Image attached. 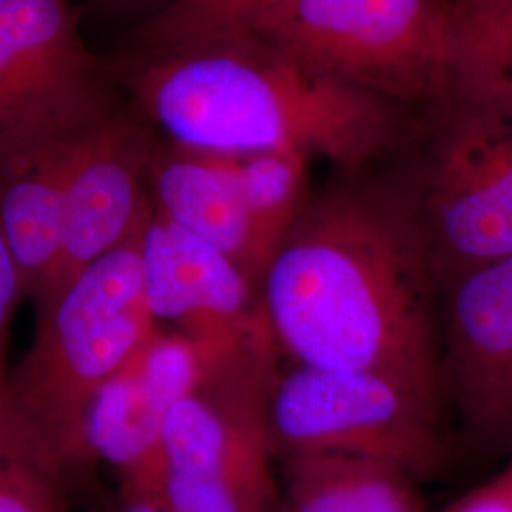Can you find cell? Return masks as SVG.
I'll return each instance as SVG.
<instances>
[{
    "label": "cell",
    "instance_id": "18",
    "mask_svg": "<svg viewBox=\"0 0 512 512\" xmlns=\"http://www.w3.org/2000/svg\"><path fill=\"white\" fill-rule=\"evenodd\" d=\"M459 71L512 110V0H456Z\"/></svg>",
    "mask_w": 512,
    "mask_h": 512
},
{
    "label": "cell",
    "instance_id": "10",
    "mask_svg": "<svg viewBox=\"0 0 512 512\" xmlns=\"http://www.w3.org/2000/svg\"><path fill=\"white\" fill-rule=\"evenodd\" d=\"M152 152L147 133L120 112L76 143L61 256L37 310L95 260L143 230L154 209L148 188Z\"/></svg>",
    "mask_w": 512,
    "mask_h": 512
},
{
    "label": "cell",
    "instance_id": "8",
    "mask_svg": "<svg viewBox=\"0 0 512 512\" xmlns=\"http://www.w3.org/2000/svg\"><path fill=\"white\" fill-rule=\"evenodd\" d=\"M141 262L152 317L192 340L205 370L275 346L258 291L238 264L156 209L141 236Z\"/></svg>",
    "mask_w": 512,
    "mask_h": 512
},
{
    "label": "cell",
    "instance_id": "2",
    "mask_svg": "<svg viewBox=\"0 0 512 512\" xmlns=\"http://www.w3.org/2000/svg\"><path fill=\"white\" fill-rule=\"evenodd\" d=\"M118 74L175 147L211 154L294 152L361 171L397 150L414 116L255 37L139 54Z\"/></svg>",
    "mask_w": 512,
    "mask_h": 512
},
{
    "label": "cell",
    "instance_id": "17",
    "mask_svg": "<svg viewBox=\"0 0 512 512\" xmlns=\"http://www.w3.org/2000/svg\"><path fill=\"white\" fill-rule=\"evenodd\" d=\"M287 0H173L148 19L135 40L141 54L220 38L249 37Z\"/></svg>",
    "mask_w": 512,
    "mask_h": 512
},
{
    "label": "cell",
    "instance_id": "3",
    "mask_svg": "<svg viewBox=\"0 0 512 512\" xmlns=\"http://www.w3.org/2000/svg\"><path fill=\"white\" fill-rule=\"evenodd\" d=\"M387 160L442 293L512 255V110L494 93L459 71Z\"/></svg>",
    "mask_w": 512,
    "mask_h": 512
},
{
    "label": "cell",
    "instance_id": "15",
    "mask_svg": "<svg viewBox=\"0 0 512 512\" xmlns=\"http://www.w3.org/2000/svg\"><path fill=\"white\" fill-rule=\"evenodd\" d=\"M67 471L0 391V512H63Z\"/></svg>",
    "mask_w": 512,
    "mask_h": 512
},
{
    "label": "cell",
    "instance_id": "7",
    "mask_svg": "<svg viewBox=\"0 0 512 512\" xmlns=\"http://www.w3.org/2000/svg\"><path fill=\"white\" fill-rule=\"evenodd\" d=\"M272 450L351 454L437 475L448 458L442 408L387 376L296 365L275 378L268 401Z\"/></svg>",
    "mask_w": 512,
    "mask_h": 512
},
{
    "label": "cell",
    "instance_id": "19",
    "mask_svg": "<svg viewBox=\"0 0 512 512\" xmlns=\"http://www.w3.org/2000/svg\"><path fill=\"white\" fill-rule=\"evenodd\" d=\"M23 298L25 293H23L18 264L0 232V391L8 389V382H10V370H12L8 366L10 334H12L14 315Z\"/></svg>",
    "mask_w": 512,
    "mask_h": 512
},
{
    "label": "cell",
    "instance_id": "11",
    "mask_svg": "<svg viewBox=\"0 0 512 512\" xmlns=\"http://www.w3.org/2000/svg\"><path fill=\"white\" fill-rule=\"evenodd\" d=\"M203 359L181 332L158 329L93 397L84 429L86 456L128 475L160 440L165 418L202 384Z\"/></svg>",
    "mask_w": 512,
    "mask_h": 512
},
{
    "label": "cell",
    "instance_id": "4",
    "mask_svg": "<svg viewBox=\"0 0 512 512\" xmlns=\"http://www.w3.org/2000/svg\"><path fill=\"white\" fill-rule=\"evenodd\" d=\"M143 230L38 308L35 340L10 370L12 403L67 469L88 465L93 397L158 330L143 289Z\"/></svg>",
    "mask_w": 512,
    "mask_h": 512
},
{
    "label": "cell",
    "instance_id": "16",
    "mask_svg": "<svg viewBox=\"0 0 512 512\" xmlns=\"http://www.w3.org/2000/svg\"><path fill=\"white\" fill-rule=\"evenodd\" d=\"M310 162L294 152L236 156L239 183L270 260L310 200Z\"/></svg>",
    "mask_w": 512,
    "mask_h": 512
},
{
    "label": "cell",
    "instance_id": "1",
    "mask_svg": "<svg viewBox=\"0 0 512 512\" xmlns=\"http://www.w3.org/2000/svg\"><path fill=\"white\" fill-rule=\"evenodd\" d=\"M258 296L275 346L294 363L376 372L444 408L442 291L385 173L340 171L311 192Z\"/></svg>",
    "mask_w": 512,
    "mask_h": 512
},
{
    "label": "cell",
    "instance_id": "9",
    "mask_svg": "<svg viewBox=\"0 0 512 512\" xmlns=\"http://www.w3.org/2000/svg\"><path fill=\"white\" fill-rule=\"evenodd\" d=\"M440 370L444 403L467 440L512 446V255L459 277L442 293Z\"/></svg>",
    "mask_w": 512,
    "mask_h": 512
},
{
    "label": "cell",
    "instance_id": "6",
    "mask_svg": "<svg viewBox=\"0 0 512 512\" xmlns=\"http://www.w3.org/2000/svg\"><path fill=\"white\" fill-rule=\"evenodd\" d=\"M116 112L69 0H0V179Z\"/></svg>",
    "mask_w": 512,
    "mask_h": 512
},
{
    "label": "cell",
    "instance_id": "20",
    "mask_svg": "<svg viewBox=\"0 0 512 512\" xmlns=\"http://www.w3.org/2000/svg\"><path fill=\"white\" fill-rule=\"evenodd\" d=\"M446 512H512V446L501 471L459 497Z\"/></svg>",
    "mask_w": 512,
    "mask_h": 512
},
{
    "label": "cell",
    "instance_id": "5",
    "mask_svg": "<svg viewBox=\"0 0 512 512\" xmlns=\"http://www.w3.org/2000/svg\"><path fill=\"white\" fill-rule=\"evenodd\" d=\"M249 37L412 112L458 80L456 0H287Z\"/></svg>",
    "mask_w": 512,
    "mask_h": 512
},
{
    "label": "cell",
    "instance_id": "13",
    "mask_svg": "<svg viewBox=\"0 0 512 512\" xmlns=\"http://www.w3.org/2000/svg\"><path fill=\"white\" fill-rule=\"evenodd\" d=\"M78 141L48 150L0 179V232L18 264L25 298L35 304L61 256L65 194Z\"/></svg>",
    "mask_w": 512,
    "mask_h": 512
},
{
    "label": "cell",
    "instance_id": "14",
    "mask_svg": "<svg viewBox=\"0 0 512 512\" xmlns=\"http://www.w3.org/2000/svg\"><path fill=\"white\" fill-rule=\"evenodd\" d=\"M281 512H423L414 476L382 459L281 454Z\"/></svg>",
    "mask_w": 512,
    "mask_h": 512
},
{
    "label": "cell",
    "instance_id": "12",
    "mask_svg": "<svg viewBox=\"0 0 512 512\" xmlns=\"http://www.w3.org/2000/svg\"><path fill=\"white\" fill-rule=\"evenodd\" d=\"M148 188L160 215L232 258L260 289L270 258L239 183L236 156L154 148Z\"/></svg>",
    "mask_w": 512,
    "mask_h": 512
},
{
    "label": "cell",
    "instance_id": "21",
    "mask_svg": "<svg viewBox=\"0 0 512 512\" xmlns=\"http://www.w3.org/2000/svg\"><path fill=\"white\" fill-rule=\"evenodd\" d=\"M112 512H173L156 495L120 486V495Z\"/></svg>",
    "mask_w": 512,
    "mask_h": 512
}]
</instances>
